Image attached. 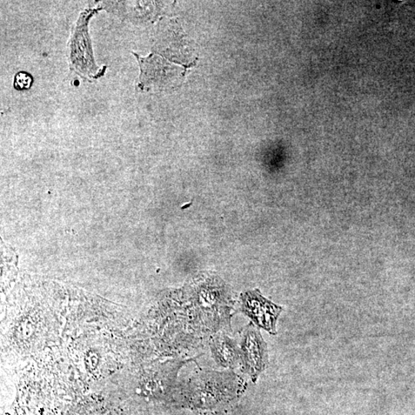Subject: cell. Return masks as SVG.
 <instances>
[{
  "mask_svg": "<svg viewBox=\"0 0 415 415\" xmlns=\"http://www.w3.org/2000/svg\"><path fill=\"white\" fill-rule=\"evenodd\" d=\"M97 10H87L80 15L70 39L72 69L84 78L97 79L103 76L105 69L99 68L92 56L88 34L89 20Z\"/></svg>",
  "mask_w": 415,
  "mask_h": 415,
  "instance_id": "cell-1",
  "label": "cell"
},
{
  "mask_svg": "<svg viewBox=\"0 0 415 415\" xmlns=\"http://www.w3.org/2000/svg\"><path fill=\"white\" fill-rule=\"evenodd\" d=\"M242 358L253 380L264 370L267 361V345L255 327H247L242 340Z\"/></svg>",
  "mask_w": 415,
  "mask_h": 415,
  "instance_id": "cell-2",
  "label": "cell"
},
{
  "mask_svg": "<svg viewBox=\"0 0 415 415\" xmlns=\"http://www.w3.org/2000/svg\"><path fill=\"white\" fill-rule=\"evenodd\" d=\"M243 309L258 326L269 332L276 333V321L282 307L272 304L255 291L245 294Z\"/></svg>",
  "mask_w": 415,
  "mask_h": 415,
  "instance_id": "cell-3",
  "label": "cell"
},
{
  "mask_svg": "<svg viewBox=\"0 0 415 415\" xmlns=\"http://www.w3.org/2000/svg\"><path fill=\"white\" fill-rule=\"evenodd\" d=\"M141 67L139 86L142 89L164 88L169 81V75L175 70L164 59L155 55L141 58L136 55Z\"/></svg>",
  "mask_w": 415,
  "mask_h": 415,
  "instance_id": "cell-4",
  "label": "cell"
},
{
  "mask_svg": "<svg viewBox=\"0 0 415 415\" xmlns=\"http://www.w3.org/2000/svg\"><path fill=\"white\" fill-rule=\"evenodd\" d=\"M212 352L218 363L224 367H235L242 358V352L236 344L226 336L214 340Z\"/></svg>",
  "mask_w": 415,
  "mask_h": 415,
  "instance_id": "cell-5",
  "label": "cell"
},
{
  "mask_svg": "<svg viewBox=\"0 0 415 415\" xmlns=\"http://www.w3.org/2000/svg\"><path fill=\"white\" fill-rule=\"evenodd\" d=\"M32 82V77L26 72H19L15 78V86L17 89H29Z\"/></svg>",
  "mask_w": 415,
  "mask_h": 415,
  "instance_id": "cell-6",
  "label": "cell"
}]
</instances>
